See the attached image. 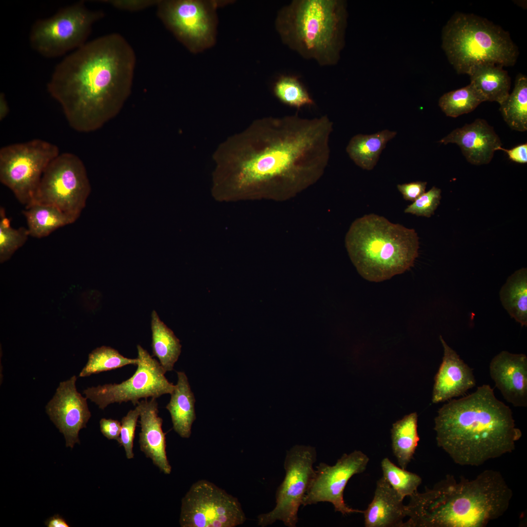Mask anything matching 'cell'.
<instances>
[{"instance_id":"cell-10","label":"cell","mask_w":527,"mask_h":527,"mask_svg":"<svg viewBox=\"0 0 527 527\" xmlns=\"http://www.w3.org/2000/svg\"><path fill=\"white\" fill-rule=\"evenodd\" d=\"M90 191L82 161L75 154L63 153L45 169L32 202L53 205L75 222L85 206Z\"/></svg>"},{"instance_id":"cell-32","label":"cell","mask_w":527,"mask_h":527,"mask_svg":"<svg viewBox=\"0 0 527 527\" xmlns=\"http://www.w3.org/2000/svg\"><path fill=\"white\" fill-rule=\"evenodd\" d=\"M274 96L282 103L300 109L314 102L304 85L293 75H281L273 85Z\"/></svg>"},{"instance_id":"cell-39","label":"cell","mask_w":527,"mask_h":527,"mask_svg":"<svg viewBox=\"0 0 527 527\" xmlns=\"http://www.w3.org/2000/svg\"><path fill=\"white\" fill-rule=\"evenodd\" d=\"M101 431L109 440L119 441L121 431V423L116 420L102 418L100 421Z\"/></svg>"},{"instance_id":"cell-20","label":"cell","mask_w":527,"mask_h":527,"mask_svg":"<svg viewBox=\"0 0 527 527\" xmlns=\"http://www.w3.org/2000/svg\"><path fill=\"white\" fill-rule=\"evenodd\" d=\"M137 405L140 410V449L161 471L169 474L171 466L166 456L165 436L162 429V419L158 415L156 399H145L139 401Z\"/></svg>"},{"instance_id":"cell-1","label":"cell","mask_w":527,"mask_h":527,"mask_svg":"<svg viewBox=\"0 0 527 527\" xmlns=\"http://www.w3.org/2000/svg\"><path fill=\"white\" fill-rule=\"evenodd\" d=\"M332 131L326 115L309 119L296 113L255 120L216 149V184L254 196L290 200L323 175Z\"/></svg>"},{"instance_id":"cell-42","label":"cell","mask_w":527,"mask_h":527,"mask_svg":"<svg viewBox=\"0 0 527 527\" xmlns=\"http://www.w3.org/2000/svg\"><path fill=\"white\" fill-rule=\"evenodd\" d=\"M9 108L3 93L0 94V120L2 121L8 115Z\"/></svg>"},{"instance_id":"cell-12","label":"cell","mask_w":527,"mask_h":527,"mask_svg":"<svg viewBox=\"0 0 527 527\" xmlns=\"http://www.w3.org/2000/svg\"><path fill=\"white\" fill-rule=\"evenodd\" d=\"M316 460L317 451L312 446L296 445L286 451L285 476L276 491L275 506L258 516V526L266 527L280 521L286 527H296L299 507L315 474Z\"/></svg>"},{"instance_id":"cell-26","label":"cell","mask_w":527,"mask_h":527,"mask_svg":"<svg viewBox=\"0 0 527 527\" xmlns=\"http://www.w3.org/2000/svg\"><path fill=\"white\" fill-rule=\"evenodd\" d=\"M151 327L153 355L159 359L165 373L171 371L181 352L180 340L161 321L155 310L151 313Z\"/></svg>"},{"instance_id":"cell-3","label":"cell","mask_w":527,"mask_h":527,"mask_svg":"<svg viewBox=\"0 0 527 527\" xmlns=\"http://www.w3.org/2000/svg\"><path fill=\"white\" fill-rule=\"evenodd\" d=\"M438 446L456 464L479 466L513 451L522 432L488 385L450 401L434 419Z\"/></svg>"},{"instance_id":"cell-17","label":"cell","mask_w":527,"mask_h":527,"mask_svg":"<svg viewBox=\"0 0 527 527\" xmlns=\"http://www.w3.org/2000/svg\"><path fill=\"white\" fill-rule=\"evenodd\" d=\"M489 373L505 399L515 407L527 406V357L502 351L489 364Z\"/></svg>"},{"instance_id":"cell-6","label":"cell","mask_w":527,"mask_h":527,"mask_svg":"<svg viewBox=\"0 0 527 527\" xmlns=\"http://www.w3.org/2000/svg\"><path fill=\"white\" fill-rule=\"evenodd\" d=\"M345 21L340 1L293 0L278 11L275 27L288 48L325 66L338 60Z\"/></svg>"},{"instance_id":"cell-24","label":"cell","mask_w":527,"mask_h":527,"mask_svg":"<svg viewBox=\"0 0 527 527\" xmlns=\"http://www.w3.org/2000/svg\"><path fill=\"white\" fill-rule=\"evenodd\" d=\"M396 135V132L386 129L371 135H355L346 146V152L356 165L372 170L387 142Z\"/></svg>"},{"instance_id":"cell-38","label":"cell","mask_w":527,"mask_h":527,"mask_svg":"<svg viewBox=\"0 0 527 527\" xmlns=\"http://www.w3.org/2000/svg\"><path fill=\"white\" fill-rule=\"evenodd\" d=\"M426 184V182H414L398 184L397 188L405 200L414 202L425 192Z\"/></svg>"},{"instance_id":"cell-15","label":"cell","mask_w":527,"mask_h":527,"mask_svg":"<svg viewBox=\"0 0 527 527\" xmlns=\"http://www.w3.org/2000/svg\"><path fill=\"white\" fill-rule=\"evenodd\" d=\"M368 456L360 450L344 454L336 464L330 466L321 462L315 469V474L304 497L302 506L328 502L335 511L343 515L363 513V510L348 507L344 499V492L349 480L354 475L365 471L368 463Z\"/></svg>"},{"instance_id":"cell-11","label":"cell","mask_w":527,"mask_h":527,"mask_svg":"<svg viewBox=\"0 0 527 527\" xmlns=\"http://www.w3.org/2000/svg\"><path fill=\"white\" fill-rule=\"evenodd\" d=\"M217 2L160 0L157 14L164 26L191 52L197 53L215 41Z\"/></svg>"},{"instance_id":"cell-34","label":"cell","mask_w":527,"mask_h":527,"mask_svg":"<svg viewBox=\"0 0 527 527\" xmlns=\"http://www.w3.org/2000/svg\"><path fill=\"white\" fill-rule=\"evenodd\" d=\"M29 234L27 228H13L10 220L6 217L5 210L0 209V261L3 263L22 246Z\"/></svg>"},{"instance_id":"cell-4","label":"cell","mask_w":527,"mask_h":527,"mask_svg":"<svg viewBox=\"0 0 527 527\" xmlns=\"http://www.w3.org/2000/svg\"><path fill=\"white\" fill-rule=\"evenodd\" d=\"M512 497L498 471L485 470L471 480L448 475L410 497L404 527H483L505 513Z\"/></svg>"},{"instance_id":"cell-30","label":"cell","mask_w":527,"mask_h":527,"mask_svg":"<svg viewBox=\"0 0 527 527\" xmlns=\"http://www.w3.org/2000/svg\"><path fill=\"white\" fill-rule=\"evenodd\" d=\"M485 99L471 83L466 86L444 94L439 105L447 116L456 118L474 110Z\"/></svg>"},{"instance_id":"cell-8","label":"cell","mask_w":527,"mask_h":527,"mask_svg":"<svg viewBox=\"0 0 527 527\" xmlns=\"http://www.w3.org/2000/svg\"><path fill=\"white\" fill-rule=\"evenodd\" d=\"M103 15L101 11L88 9L82 1L62 8L52 17L33 23L29 34L30 46L48 58L74 51L86 42L92 25Z\"/></svg>"},{"instance_id":"cell-28","label":"cell","mask_w":527,"mask_h":527,"mask_svg":"<svg viewBox=\"0 0 527 527\" xmlns=\"http://www.w3.org/2000/svg\"><path fill=\"white\" fill-rule=\"evenodd\" d=\"M418 415L413 412L394 423L391 429L392 449L400 467L405 469L413 457L420 438Z\"/></svg>"},{"instance_id":"cell-33","label":"cell","mask_w":527,"mask_h":527,"mask_svg":"<svg viewBox=\"0 0 527 527\" xmlns=\"http://www.w3.org/2000/svg\"><path fill=\"white\" fill-rule=\"evenodd\" d=\"M381 464L383 477L402 499L417 491L422 483L418 475L397 466L388 458H384Z\"/></svg>"},{"instance_id":"cell-29","label":"cell","mask_w":527,"mask_h":527,"mask_svg":"<svg viewBox=\"0 0 527 527\" xmlns=\"http://www.w3.org/2000/svg\"><path fill=\"white\" fill-rule=\"evenodd\" d=\"M504 120L512 129L527 130V78L522 74L516 78L512 92L500 104Z\"/></svg>"},{"instance_id":"cell-13","label":"cell","mask_w":527,"mask_h":527,"mask_svg":"<svg viewBox=\"0 0 527 527\" xmlns=\"http://www.w3.org/2000/svg\"><path fill=\"white\" fill-rule=\"evenodd\" d=\"M137 347L139 363L130 378L120 384L99 385L83 391L87 399L100 409L111 404L127 402L136 405L141 399H157L173 391L175 385L166 379L160 363L140 345Z\"/></svg>"},{"instance_id":"cell-18","label":"cell","mask_w":527,"mask_h":527,"mask_svg":"<svg viewBox=\"0 0 527 527\" xmlns=\"http://www.w3.org/2000/svg\"><path fill=\"white\" fill-rule=\"evenodd\" d=\"M439 142L457 144L466 160L475 165L488 163L502 145L493 127L482 119L456 128Z\"/></svg>"},{"instance_id":"cell-40","label":"cell","mask_w":527,"mask_h":527,"mask_svg":"<svg viewBox=\"0 0 527 527\" xmlns=\"http://www.w3.org/2000/svg\"><path fill=\"white\" fill-rule=\"evenodd\" d=\"M506 152L510 160L520 163L527 162V144L524 143L516 146L510 149H507L500 147L498 150Z\"/></svg>"},{"instance_id":"cell-14","label":"cell","mask_w":527,"mask_h":527,"mask_svg":"<svg viewBox=\"0 0 527 527\" xmlns=\"http://www.w3.org/2000/svg\"><path fill=\"white\" fill-rule=\"evenodd\" d=\"M245 520L238 499L207 480L194 483L182 500V527H235Z\"/></svg>"},{"instance_id":"cell-37","label":"cell","mask_w":527,"mask_h":527,"mask_svg":"<svg viewBox=\"0 0 527 527\" xmlns=\"http://www.w3.org/2000/svg\"><path fill=\"white\" fill-rule=\"evenodd\" d=\"M159 1L160 0H104L100 1L119 10L135 12L154 6H156Z\"/></svg>"},{"instance_id":"cell-5","label":"cell","mask_w":527,"mask_h":527,"mask_svg":"<svg viewBox=\"0 0 527 527\" xmlns=\"http://www.w3.org/2000/svg\"><path fill=\"white\" fill-rule=\"evenodd\" d=\"M345 242L357 271L370 282L384 281L404 273L418 256L419 237L414 229L375 214L355 220Z\"/></svg>"},{"instance_id":"cell-22","label":"cell","mask_w":527,"mask_h":527,"mask_svg":"<svg viewBox=\"0 0 527 527\" xmlns=\"http://www.w3.org/2000/svg\"><path fill=\"white\" fill-rule=\"evenodd\" d=\"M178 381L166 406L171 417L174 430L182 438H188L196 419L195 399L185 373L177 371Z\"/></svg>"},{"instance_id":"cell-7","label":"cell","mask_w":527,"mask_h":527,"mask_svg":"<svg viewBox=\"0 0 527 527\" xmlns=\"http://www.w3.org/2000/svg\"><path fill=\"white\" fill-rule=\"evenodd\" d=\"M443 47L458 74H467L473 66L492 63L513 65L518 51L509 34L485 18L471 14H454L445 26Z\"/></svg>"},{"instance_id":"cell-19","label":"cell","mask_w":527,"mask_h":527,"mask_svg":"<svg viewBox=\"0 0 527 527\" xmlns=\"http://www.w3.org/2000/svg\"><path fill=\"white\" fill-rule=\"evenodd\" d=\"M440 340L444 348V356L434 378L432 402L435 404L463 395L476 385L470 367L441 335Z\"/></svg>"},{"instance_id":"cell-16","label":"cell","mask_w":527,"mask_h":527,"mask_svg":"<svg viewBox=\"0 0 527 527\" xmlns=\"http://www.w3.org/2000/svg\"><path fill=\"white\" fill-rule=\"evenodd\" d=\"M77 377L61 382L53 398L45 406V410L50 420L64 435L66 446L73 448L76 443L80 444L79 433L86 427L91 416L87 402L77 390Z\"/></svg>"},{"instance_id":"cell-2","label":"cell","mask_w":527,"mask_h":527,"mask_svg":"<svg viewBox=\"0 0 527 527\" xmlns=\"http://www.w3.org/2000/svg\"><path fill=\"white\" fill-rule=\"evenodd\" d=\"M136 57L121 35L100 37L74 50L55 68L47 84L70 126L89 133L116 117L132 90Z\"/></svg>"},{"instance_id":"cell-41","label":"cell","mask_w":527,"mask_h":527,"mask_svg":"<svg viewBox=\"0 0 527 527\" xmlns=\"http://www.w3.org/2000/svg\"><path fill=\"white\" fill-rule=\"evenodd\" d=\"M48 527H69L66 521L58 514H56L45 522Z\"/></svg>"},{"instance_id":"cell-36","label":"cell","mask_w":527,"mask_h":527,"mask_svg":"<svg viewBox=\"0 0 527 527\" xmlns=\"http://www.w3.org/2000/svg\"><path fill=\"white\" fill-rule=\"evenodd\" d=\"M140 415V408L136 405V407L134 409L129 410L121 420V431L118 442L124 447L126 458L128 459L134 458L133 441L137 423Z\"/></svg>"},{"instance_id":"cell-23","label":"cell","mask_w":527,"mask_h":527,"mask_svg":"<svg viewBox=\"0 0 527 527\" xmlns=\"http://www.w3.org/2000/svg\"><path fill=\"white\" fill-rule=\"evenodd\" d=\"M467 74L470 83L485 101H496L500 104L509 94L510 78L501 65L481 63L471 67Z\"/></svg>"},{"instance_id":"cell-27","label":"cell","mask_w":527,"mask_h":527,"mask_svg":"<svg viewBox=\"0 0 527 527\" xmlns=\"http://www.w3.org/2000/svg\"><path fill=\"white\" fill-rule=\"evenodd\" d=\"M502 304L511 318L522 326L527 325V270L522 268L513 273L500 291Z\"/></svg>"},{"instance_id":"cell-31","label":"cell","mask_w":527,"mask_h":527,"mask_svg":"<svg viewBox=\"0 0 527 527\" xmlns=\"http://www.w3.org/2000/svg\"><path fill=\"white\" fill-rule=\"evenodd\" d=\"M137 358L124 357L118 350L109 346H101L93 350L88 356L85 365L79 374L84 377L92 374L111 370L128 365H138Z\"/></svg>"},{"instance_id":"cell-25","label":"cell","mask_w":527,"mask_h":527,"mask_svg":"<svg viewBox=\"0 0 527 527\" xmlns=\"http://www.w3.org/2000/svg\"><path fill=\"white\" fill-rule=\"evenodd\" d=\"M27 224L29 236L41 238L59 228L74 222L57 207L49 204L32 202L22 212Z\"/></svg>"},{"instance_id":"cell-9","label":"cell","mask_w":527,"mask_h":527,"mask_svg":"<svg viewBox=\"0 0 527 527\" xmlns=\"http://www.w3.org/2000/svg\"><path fill=\"white\" fill-rule=\"evenodd\" d=\"M59 154L57 145L38 139L3 146L0 181L26 206L33 202L45 169Z\"/></svg>"},{"instance_id":"cell-35","label":"cell","mask_w":527,"mask_h":527,"mask_svg":"<svg viewBox=\"0 0 527 527\" xmlns=\"http://www.w3.org/2000/svg\"><path fill=\"white\" fill-rule=\"evenodd\" d=\"M441 190L433 186L426 192H425L412 203L405 209V213H410L418 216L429 218L434 214L440 204L441 199Z\"/></svg>"},{"instance_id":"cell-21","label":"cell","mask_w":527,"mask_h":527,"mask_svg":"<svg viewBox=\"0 0 527 527\" xmlns=\"http://www.w3.org/2000/svg\"><path fill=\"white\" fill-rule=\"evenodd\" d=\"M383 476L376 483L374 495L363 510L366 527H404L407 517V505Z\"/></svg>"}]
</instances>
